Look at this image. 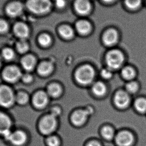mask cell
<instances>
[{
	"label": "cell",
	"mask_w": 146,
	"mask_h": 146,
	"mask_svg": "<svg viewBox=\"0 0 146 146\" xmlns=\"http://www.w3.org/2000/svg\"><path fill=\"white\" fill-rule=\"evenodd\" d=\"M8 25L5 21L0 20V33H4L7 31Z\"/></svg>",
	"instance_id": "cell-35"
},
{
	"label": "cell",
	"mask_w": 146,
	"mask_h": 146,
	"mask_svg": "<svg viewBox=\"0 0 146 146\" xmlns=\"http://www.w3.org/2000/svg\"><path fill=\"white\" fill-rule=\"evenodd\" d=\"M30 98L28 94L25 92H20L15 97V102L20 105H25L28 103Z\"/></svg>",
	"instance_id": "cell-25"
},
{
	"label": "cell",
	"mask_w": 146,
	"mask_h": 146,
	"mask_svg": "<svg viewBox=\"0 0 146 146\" xmlns=\"http://www.w3.org/2000/svg\"><path fill=\"white\" fill-rule=\"evenodd\" d=\"M86 146H102L99 142L96 141H92L91 142L88 143Z\"/></svg>",
	"instance_id": "cell-38"
},
{
	"label": "cell",
	"mask_w": 146,
	"mask_h": 146,
	"mask_svg": "<svg viewBox=\"0 0 146 146\" xmlns=\"http://www.w3.org/2000/svg\"><path fill=\"white\" fill-rule=\"evenodd\" d=\"M59 33L61 36L65 39H71L74 35L73 29L67 25H64L61 27L59 29Z\"/></svg>",
	"instance_id": "cell-26"
},
{
	"label": "cell",
	"mask_w": 146,
	"mask_h": 146,
	"mask_svg": "<svg viewBox=\"0 0 146 146\" xmlns=\"http://www.w3.org/2000/svg\"><path fill=\"white\" fill-rule=\"evenodd\" d=\"M76 28L80 34L87 35L91 31V26L87 21L81 20L77 22Z\"/></svg>",
	"instance_id": "cell-21"
},
{
	"label": "cell",
	"mask_w": 146,
	"mask_h": 146,
	"mask_svg": "<svg viewBox=\"0 0 146 146\" xmlns=\"http://www.w3.org/2000/svg\"><path fill=\"white\" fill-rule=\"evenodd\" d=\"M121 75L124 79L128 81H133L136 76V72L132 67L126 66L121 70Z\"/></svg>",
	"instance_id": "cell-22"
},
{
	"label": "cell",
	"mask_w": 146,
	"mask_h": 146,
	"mask_svg": "<svg viewBox=\"0 0 146 146\" xmlns=\"http://www.w3.org/2000/svg\"><path fill=\"white\" fill-rule=\"evenodd\" d=\"M95 78V71L91 66L83 65L80 67L75 73L76 81L81 85H90Z\"/></svg>",
	"instance_id": "cell-1"
},
{
	"label": "cell",
	"mask_w": 146,
	"mask_h": 146,
	"mask_svg": "<svg viewBox=\"0 0 146 146\" xmlns=\"http://www.w3.org/2000/svg\"><path fill=\"white\" fill-rule=\"evenodd\" d=\"M22 5L19 3H12L9 5L6 8V12L9 16L12 17L18 16L22 12Z\"/></svg>",
	"instance_id": "cell-17"
},
{
	"label": "cell",
	"mask_w": 146,
	"mask_h": 146,
	"mask_svg": "<svg viewBox=\"0 0 146 146\" xmlns=\"http://www.w3.org/2000/svg\"><path fill=\"white\" fill-rule=\"evenodd\" d=\"M103 1L105 2L110 3L112 2L113 1H114V0H103Z\"/></svg>",
	"instance_id": "cell-39"
},
{
	"label": "cell",
	"mask_w": 146,
	"mask_h": 146,
	"mask_svg": "<svg viewBox=\"0 0 146 146\" xmlns=\"http://www.w3.org/2000/svg\"><path fill=\"white\" fill-rule=\"evenodd\" d=\"M46 142L48 146H59L60 145V141L59 138L53 135L49 136Z\"/></svg>",
	"instance_id": "cell-28"
},
{
	"label": "cell",
	"mask_w": 146,
	"mask_h": 146,
	"mask_svg": "<svg viewBox=\"0 0 146 146\" xmlns=\"http://www.w3.org/2000/svg\"><path fill=\"white\" fill-rule=\"evenodd\" d=\"M14 32L17 36L21 39H25L29 34V30L28 27L24 23H19L14 27Z\"/></svg>",
	"instance_id": "cell-18"
},
{
	"label": "cell",
	"mask_w": 146,
	"mask_h": 146,
	"mask_svg": "<svg viewBox=\"0 0 146 146\" xmlns=\"http://www.w3.org/2000/svg\"><path fill=\"white\" fill-rule=\"evenodd\" d=\"M101 135L103 138L107 140H111L115 139L116 136L114 129L111 126H106L103 127L101 130Z\"/></svg>",
	"instance_id": "cell-23"
},
{
	"label": "cell",
	"mask_w": 146,
	"mask_h": 146,
	"mask_svg": "<svg viewBox=\"0 0 146 146\" xmlns=\"http://www.w3.org/2000/svg\"><path fill=\"white\" fill-rule=\"evenodd\" d=\"M139 85L138 83L134 81L128 82L125 86V91L129 94H134L138 91Z\"/></svg>",
	"instance_id": "cell-27"
},
{
	"label": "cell",
	"mask_w": 146,
	"mask_h": 146,
	"mask_svg": "<svg viewBox=\"0 0 146 146\" xmlns=\"http://www.w3.org/2000/svg\"><path fill=\"white\" fill-rule=\"evenodd\" d=\"M62 88L59 84L56 83L50 84L47 87V93L50 97L59 98L62 95Z\"/></svg>",
	"instance_id": "cell-16"
},
{
	"label": "cell",
	"mask_w": 146,
	"mask_h": 146,
	"mask_svg": "<svg viewBox=\"0 0 146 146\" xmlns=\"http://www.w3.org/2000/svg\"><path fill=\"white\" fill-rule=\"evenodd\" d=\"M17 48L20 53H24L28 50V45L25 41L21 40L17 43Z\"/></svg>",
	"instance_id": "cell-32"
},
{
	"label": "cell",
	"mask_w": 146,
	"mask_h": 146,
	"mask_svg": "<svg viewBox=\"0 0 146 146\" xmlns=\"http://www.w3.org/2000/svg\"><path fill=\"white\" fill-rule=\"evenodd\" d=\"M12 121L7 115L0 112V135L6 137L10 133Z\"/></svg>",
	"instance_id": "cell-12"
},
{
	"label": "cell",
	"mask_w": 146,
	"mask_h": 146,
	"mask_svg": "<svg viewBox=\"0 0 146 146\" xmlns=\"http://www.w3.org/2000/svg\"><path fill=\"white\" fill-rule=\"evenodd\" d=\"M51 115L58 118L61 114V110L59 108L54 107L51 110V112L50 113Z\"/></svg>",
	"instance_id": "cell-36"
},
{
	"label": "cell",
	"mask_w": 146,
	"mask_h": 146,
	"mask_svg": "<svg viewBox=\"0 0 146 146\" xmlns=\"http://www.w3.org/2000/svg\"><path fill=\"white\" fill-rule=\"evenodd\" d=\"M92 91L98 97H102L107 91V88L103 82L97 81L94 83L92 86Z\"/></svg>",
	"instance_id": "cell-15"
},
{
	"label": "cell",
	"mask_w": 146,
	"mask_h": 146,
	"mask_svg": "<svg viewBox=\"0 0 146 146\" xmlns=\"http://www.w3.org/2000/svg\"><path fill=\"white\" fill-rule=\"evenodd\" d=\"M36 60L31 55H28L23 58L21 64L23 68L28 72L32 71L36 66Z\"/></svg>",
	"instance_id": "cell-19"
},
{
	"label": "cell",
	"mask_w": 146,
	"mask_h": 146,
	"mask_svg": "<svg viewBox=\"0 0 146 146\" xmlns=\"http://www.w3.org/2000/svg\"><path fill=\"white\" fill-rule=\"evenodd\" d=\"M53 71V65L49 62L41 63L38 68V73L40 75L45 77L49 75Z\"/></svg>",
	"instance_id": "cell-20"
},
{
	"label": "cell",
	"mask_w": 146,
	"mask_h": 146,
	"mask_svg": "<svg viewBox=\"0 0 146 146\" xmlns=\"http://www.w3.org/2000/svg\"><path fill=\"white\" fill-rule=\"evenodd\" d=\"M56 5L59 8H62L65 6L66 2L65 0H56Z\"/></svg>",
	"instance_id": "cell-37"
},
{
	"label": "cell",
	"mask_w": 146,
	"mask_h": 146,
	"mask_svg": "<svg viewBox=\"0 0 146 146\" xmlns=\"http://www.w3.org/2000/svg\"><path fill=\"white\" fill-rule=\"evenodd\" d=\"M124 60V56L122 52L117 50L110 51L106 57V62L108 68L111 70L120 68L123 64Z\"/></svg>",
	"instance_id": "cell-3"
},
{
	"label": "cell",
	"mask_w": 146,
	"mask_h": 146,
	"mask_svg": "<svg viewBox=\"0 0 146 146\" xmlns=\"http://www.w3.org/2000/svg\"><path fill=\"white\" fill-rule=\"evenodd\" d=\"M27 7L32 12L43 14L49 12L51 3L49 0H29Z\"/></svg>",
	"instance_id": "cell-5"
},
{
	"label": "cell",
	"mask_w": 146,
	"mask_h": 146,
	"mask_svg": "<svg viewBox=\"0 0 146 146\" xmlns=\"http://www.w3.org/2000/svg\"><path fill=\"white\" fill-rule=\"evenodd\" d=\"M23 82L25 84H30L33 81V77L30 74H23L21 79Z\"/></svg>",
	"instance_id": "cell-34"
},
{
	"label": "cell",
	"mask_w": 146,
	"mask_h": 146,
	"mask_svg": "<svg viewBox=\"0 0 146 146\" xmlns=\"http://www.w3.org/2000/svg\"><path fill=\"white\" fill-rule=\"evenodd\" d=\"M118 39V33L114 29H109L107 31L103 36L104 43L108 46L114 45Z\"/></svg>",
	"instance_id": "cell-14"
},
{
	"label": "cell",
	"mask_w": 146,
	"mask_h": 146,
	"mask_svg": "<svg viewBox=\"0 0 146 146\" xmlns=\"http://www.w3.org/2000/svg\"><path fill=\"white\" fill-rule=\"evenodd\" d=\"M125 3L129 8L135 10L139 7L141 4V0H125Z\"/></svg>",
	"instance_id": "cell-30"
},
{
	"label": "cell",
	"mask_w": 146,
	"mask_h": 146,
	"mask_svg": "<svg viewBox=\"0 0 146 146\" xmlns=\"http://www.w3.org/2000/svg\"><path fill=\"white\" fill-rule=\"evenodd\" d=\"M134 108L140 113H146V98H139L137 99L134 102Z\"/></svg>",
	"instance_id": "cell-24"
},
{
	"label": "cell",
	"mask_w": 146,
	"mask_h": 146,
	"mask_svg": "<svg viewBox=\"0 0 146 146\" xmlns=\"http://www.w3.org/2000/svg\"><path fill=\"white\" fill-rule=\"evenodd\" d=\"M5 138L14 146H23L26 144L27 140L26 134L22 130H16L10 132Z\"/></svg>",
	"instance_id": "cell-8"
},
{
	"label": "cell",
	"mask_w": 146,
	"mask_h": 146,
	"mask_svg": "<svg viewBox=\"0 0 146 146\" xmlns=\"http://www.w3.org/2000/svg\"><path fill=\"white\" fill-rule=\"evenodd\" d=\"M2 56L5 60L10 61L14 58V53L12 49L6 48L3 51Z\"/></svg>",
	"instance_id": "cell-33"
},
{
	"label": "cell",
	"mask_w": 146,
	"mask_h": 146,
	"mask_svg": "<svg viewBox=\"0 0 146 146\" xmlns=\"http://www.w3.org/2000/svg\"><path fill=\"white\" fill-rule=\"evenodd\" d=\"M74 7L78 13L81 15L87 14L91 10L89 0H76Z\"/></svg>",
	"instance_id": "cell-13"
},
{
	"label": "cell",
	"mask_w": 146,
	"mask_h": 146,
	"mask_svg": "<svg viewBox=\"0 0 146 146\" xmlns=\"http://www.w3.org/2000/svg\"><path fill=\"white\" fill-rule=\"evenodd\" d=\"M49 97L47 92L39 91L35 94L32 98V103L35 107L41 109L47 106L49 103Z\"/></svg>",
	"instance_id": "cell-10"
},
{
	"label": "cell",
	"mask_w": 146,
	"mask_h": 146,
	"mask_svg": "<svg viewBox=\"0 0 146 146\" xmlns=\"http://www.w3.org/2000/svg\"><path fill=\"white\" fill-rule=\"evenodd\" d=\"M1 59H0V66H1Z\"/></svg>",
	"instance_id": "cell-40"
},
{
	"label": "cell",
	"mask_w": 146,
	"mask_h": 146,
	"mask_svg": "<svg viewBox=\"0 0 146 146\" xmlns=\"http://www.w3.org/2000/svg\"><path fill=\"white\" fill-rule=\"evenodd\" d=\"M100 75L104 79L106 80L111 79L113 77L112 70L109 69L108 68L102 69L100 73Z\"/></svg>",
	"instance_id": "cell-31"
},
{
	"label": "cell",
	"mask_w": 146,
	"mask_h": 146,
	"mask_svg": "<svg viewBox=\"0 0 146 146\" xmlns=\"http://www.w3.org/2000/svg\"><path fill=\"white\" fill-rule=\"evenodd\" d=\"M58 127L57 117L51 114L43 117L39 122V129L41 134L50 136L53 134Z\"/></svg>",
	"instance_id": "cell-2"
},
{
	"label": "cell",
	"mask_w": 146,
	"mask_h": 146,
	"mask_svg": "<svg viewBox=\"0 0 146 146\" xmlns=\"http://www.w3.org/2000/svg\"><path fill=\"white\" fill-rule=\"evenodd\" d=\"M22 74L18 67L11 66L7 67L3 72V79L9 83H15L21 79Z\"/></svg>",
	"instance_id": "cell-7"
},
{
	"label": "cell",
	"mask_w": 146,
	"mask_h": 146,
	"mask_svg": "<svg viewBox=\"0 0 146 146\" xmlns=\"http://www.w3.org/2000/svg\"><path fill=\"white\" fill-rule=\"evenodd\" d=\"M51 39L48 35L44 34L41 35L39 38V42L40 45L44 47L48 46L51 43Z\"/></svg>",
	"instance_id": "cell-29"
},
{
	"label": "cell",
	"mask_w": 146,
	"mask_h": 146,
	"mask_svg": "<svg viewBox=\"0 0 146 146\" xmlns=\"http://www.w3.org/2000/svg\"><path fill=\"white\" fill-rule=\"evenodd\" d=\"M15 94L12 89L6 85L0 86V106L5 108L12 107L15 102Z\"/></svg>",
	"instance_id": "cell-4"
},
{
	"label": "cell",
	"mask_w": 146,
	"mask_h": 146,
	"mask_svg": "<svg viewBox=\"0 0 146 146\" xmlns=\"http://www.w3.org/2000/svg\"><path fill=\"white\" fill-rule=\"evenodd\" d=\"M130 94L126 91H119L114 95V104L120 109H125L130 104Z\"/></svg>",
	"instance_id": "cell-11"
},
{
	"label": "cell",
	"mask_w": 146,
	"mask_h": 146,
	"mask_svg": "<svg viewBox=\"0 0 146 146\" xmlns=\"http://www.w3.org/2000/svg\"><path fill=\"white\" fill-rule=\"evenodd\" d=\"M115 143L118 146H131L134 142V137L131 132L124 130L116 135Z\"/></svg>",
	"instance_id": "cell-9"
},
{
	"label": "cell",
	"mask_w": 146,
	"mask_h": 146,
	"mask_svg": "<svg viewBox=\"0 0 146 146\" xmlns=\"http://www.w3.org/2000/svg\"><path fill=\"white\" fill-rule=\"evenodd\" d=\"M92 113L93 110L91 108L86 109L76 110L71 115V122L74 126L77 127L82 126L87 121Z\"/></svg>",
	"instance_id": "cell-6"
}]
</instances>
